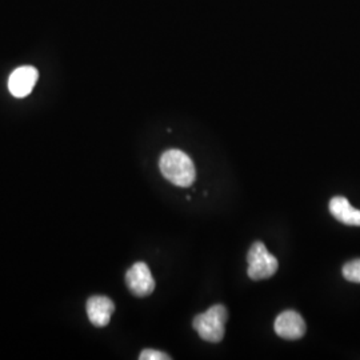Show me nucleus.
<instances>
[{
    "instance_id": "9",
    "label": "nucleus",
    "mask_w": 360,
    "mask_h": 360,
    "mask_svg": "<svg viewBox=\"0 0 360 360\" xmlns=\"http://www.w3.org/2000/svg\"><path fill=\"white\" fill-rule=\"evenodd\" d=\"M342 274L348 282L360 283V259L351 260L347 264H345Z\"/></svg>"
},
{
    "instance_id": "1",
    "label": "nucleus",
    "mask_w": 360,
    "mask_h": 360,
    "mask_svg": "<svg viewBox=\"0 0 360 360\" xmlns=\"http://www.w3.org/2000/svg\"><path fill=\"white\" fill-rule=\"evenodd\" d=\"M159 168L162 175L178 187H190L196 179L193 159L180 150H168L163 153L159 160Z\"/></svg>"
},
{
    "instance_id": "4",
    "label": "nucleus",
    "mask_w": 360,
    "mask_h": 360,
    "mask_svg": "<svg viewBox=\"0 0 360 360\" xmlns=\"http://www.w3.org/2000/svg\"><path fill=\"white\" fill-rule=\"evenodd\" d=\"M126 284L129 291L138 297L151 295L155 290V281L150 267L144 262L135 263L126 274Z\"/></svg>"
},
{
    "instance_id": "7",
    "label": "nucleus",
    "mask_w": 360,
    "mask_h": 360,
    "mask_svg": "<svg viewBox=\"0 0 360 360\" xmlns=\"http://www.w3.org/2000/svg\"><path fill=\"white\" fill-rule=\"evenodd\" d=\"M87 316L95 327H105L115 311L114 302L107 296H91L87 300Z\"/></svg>"
},
{
    "instance_id": "10",
    "label": "nucleus",
    "mask_w": 360,
    "mask_h": 360,
    "mask_svg": "<svg viewBox=\"0 0 360 360\" xmlns=\"http://www.w3.org/2000/svg\"><path fill=\"white\" fill-rule=\"evenodd\" d=\"M139 359L141 360H169L171 356L165 354V352H160V351H156V349H144L141 352L139 355Z\"/></svg>"
},
{
    "instance_id": "6",
    "label": "nucleus",
    "mask_w": 360,
    "mask_h": 360,
    "mask_svg": "<svg viewBox=\"0 0 360 360\" xmlns=\"http://www.w3.org/2000/svg\"><path fill=\"white\" fill-rule=\"evenodd\" d=\"M275 333L287 340H297L306 334L304 319L295 311H284L274 324Z\"/></svg>"
},
{
    "instance_id": "5",
    "label": "nucleus",
    "mask_w": 360,
    "mask_h": 360,
    "mask_svg": "<svg viewBox=\"0 0 360 360\" xmlns=\"http://www.w3.org/2000/svg\"><path fill=\"white\" fill-rule=\"evenodd\" d=\"M39 79L38 70L32 65H23L19 67L13 71L8 79V90L11 92V95L22 99L28 96Z\"/></svg>"
},
{
    "instance_id": "3",
    "label": "nucleus",
    "mask_w": 360,
    "mask_h": 360,
    "mask_svg": "<svg viewBox=\"0 0 360 360\" xmlns=\"http://www.w3.org/2000/svg\"><path fill=\"white\" fill-rule=\"evenodd\" d=\"M248 276L252 281L269 279L278 271L279 263L278 259L269 252L267 247L262 242H257L251 245L248 255Z\"/></svg>"
},
{
    "instance_id": "2",
    "label": "nucleus",
    "mask_w": 360,
    "mask_h": 360,
    "mask_svg": "<svg viewBox=\"0 0 360 360\" xmlns=\"http://www.w3.org/2000/svg\"><path fill=\"white\" fill-rule=\"evenodd\" d=\"M227 309L221 304H215L206 312L193 318V327L199 336L208 343H219L223 340L226 333Z\"/></svg>"
},
{
    "instance_id": "8",
    "label": "nucleus",
    "mask_w": 360,
    "mask_h": 360,
    "mask_svg": "<svg viewBox=\"0 0 360 360\" xmlns=\"http://www.w3.org/2000/svg\"><path fill=\"white\" fill-rule=\"evenodd\" d=\"M330 212L346 226L360 227V211L349 205L345 196H335L330 202Z\"/></svg>"
}]
</instances>
